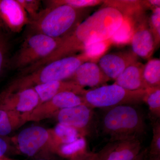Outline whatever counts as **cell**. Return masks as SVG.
Listing matches in <instances>:
<instances>
[{"mask_svg": "<svg viewBox=\"0 0 160 160\" xmlns=\"http://www.w3.org/2000/svg\"><path fill=\"white\" fill-rule=\"evenodd\" d=\"M142 150L138 138L109 141L97 152L98 160H134Z\"/></svg>", "mask_w": 160, "mask_h": 160, "instance_id": "obj_12", "label": "cell"}, {"mask_svg": "<svg viewBox=\"0 0 160 160\" xmlns=\"http://www.w3.org/2000/svg\"><path fill=\"white\" fill-rule=\"evenodd\" d=\"M136 105H120L103 109L102 131L109 141L140 138L146 133L144 115Z\"/></svg>", "mask_w": 160, "mask_h": 160, "instance_id": "obj_4", "label": "cell"}, {"mask_svg": "<svg viewBox=\"0 0 160 160\" xmlns=\"http://www.w3.org/2000/svg\"><path fill=\"white\" fill-rule=\"evenodd\" d=\"M0 20L13 33L19 32L29 23L28 15L18 0H0Z\"/></svg>", "mask_w": 160, "mask_h": 160, "instance_id": "obj_13", "label": "cell"}, {"mask_svg": "<svg viewBox=\"0 0 160 160\" xmlns=\"http://www.w3.org/2000/svg\"><path fill=\"white\" fill-rule=\"evenodd\" d=\"M86 105L83 97L72 92H60L37 106L28 116V122H38L54 117L62 109Z\"/></svg>", "mask_w": 160, "mask_h": 160, "instance_id": "obj_9", "label": "cell"}, {"mask_svg": "<svg viewBox=\"0 0 160 160\" xmlns=\"http://www.w3.org/2000/svg\"><path fill=\"white\" fill-rule=\"evenodd\" d=\"M144 65L140 62L132 64L115 80L113 84L131 91L147 89L143 77Z\"/></svg>", "mask_w": 160, "mask_h": 160, "instance_id": "obj_17", "label": "cell"}, {"mask_svg": "<svg viewBox=\"0 0 160 160\" xmlns=\"http://www.w3.org/2000/svg\"><path fill=\"white\" fill-rule=\"evenodd\" d=\"M61 40L41 33H30L12 59V67L22 71L31 67L52 54Z\"/></svg>", "mask_w": 160, "mask_h": 160, "instance_id": "obj_6", "label": "cell"}, {"mask_svg": "<svg viewBox=\"0 0 160 160\" xmlns=\"http://www.w3.org/2000/svg\"><path fill=\"white\" fill-rule=\"evenodd\" d=\"M69 80L82 88L89 87L92 89L104 86L110 80L97 63L92 61L82 63Z\"/></svg>", "mask_w": 160, "mask_h": 160, "instance_id": "obj_15", "label": "cell"}, {"mask_svg": "<svg viewBox=\"0 0 160 160\" xmlns=\"http://www.w3.org/2000/svg\"><path fill=\"white\" fill-rule=\"evenodd\" d=\"M89 61L82 52L54 60L38 68L22 73L5 90L15 92L49 82L69 80L82 63Z\"/></svg>", "mask_w": 160, "mask_h": 160, "instance_id": "obj_3", "label": "cell"}, {"mask_svg": "<svg viewBox=\"0 0 160 160\" xmlns=\"http://www.w3.org/2000/svg\"><path fill=\"white\" fill-rule=\"evenodd\" d=\"M124 16L122 24L109 39L111 44L116 46H125L131 42L135 21L138 16L132 17L126 15Z\"/></svg>", "mask_w": 160, "mask_h": 160, "instance_id": "obj_20", "label": "cell"}, {"mask_svg": "<svg viewBox=\"0 0 160 160\" xmlns=\"http://www.w3.org/2000/svg\"><path fill=\"white\" fill-rule=\"evenodd\" d=\"M87 8L66 5L48 4L29 25L31 33H38L54 38H62L71 33L89 13Z\"/></svg>", "mask_w": 160, "mask_h": 160, "instance_id": "obj_2", "label": "cell"}, {"mask_svg": "<svg viewBox=\"0 0 160 160\" xmlns=\"http://www.w3.org/2000/svg\"><path fill=\"white\" fill-rule=\"evenodd\" d=\"M145 160H147L146 158ZM148 160H160V156L157 157H150Z\"/></svg>", "mask_w": 160, "mask_h": 160, "instance_id": "obj_34", "label": "cell"}, {"mask_svg": "<svg viewBox=\"0 0 160 160\" xmlns=\"http://www.w3.org/2000/svg\"><path fill=\"white\" fill-rule=\"evenodd\" d=\"M152 139L148 150L149 157L160 156V122L158 119L153 121L152 125Z\"/></svg>", "mask_w": 160, "mask_h": 160, "instance_id": "obj_26", "label": "cell"}, {"mask_svg": "<svg viewBox=\"0 0 160 160\" xmlns=\"http://www.w3.org/2000/svg\"><path fill=\"white\" fill-rule=\"evenodd\" d=\"M7 44L6 41L2 37L0 36V73L2 71L6 64L7 58Z\"/></svg>", "mask_w": 160, "mask_h": 160, "instance_id": "obj_28", "label": "cell"}, {"mask_svg": "<svg viewBox=\"0 0 160 160\" xmlns=\"http://www.w3.org/2000/svg\"><path fill=\"white\" fill-rule=\"evenodd\" d=\"M51 153L40 155L34 158L33 160H57L52 157Z\"/></svg>", "mask_w": 160, "mask_h": 160, "instance_id": "obj_31", "label": "cell"}, {"mask_svg": "<svg viewBox=\"0 0 160 160\" xmlns=\"http://www.w3.org/2000/svg\"><path fill=\"white\" fill-rule=\"evenodd\" d=\"M19 153L29 158L51 153L52 135L51 129L40 126L25 128L11 138Z\"/></svg>", "mask_w": 160, "mask_h": 160, "instance_id": "obj_7", "label": "cell"}, {"mask_svg": "<svg viewBox=\"0 0 160 160\" xmlns=\"http://www.w3.org/2000/svg\"><path fill=\"white\" fill-rule=\"evenodd\" d=\"M149 18L144 12L136 18L132 38V51L138 58L149 60L155 49L154 40L149 25Z\"/></svg>", "mask_w": 160, "mask_h": 160, "instance_id": "obj_10", "label": "cell"}, {"mask_svg": "<svg viewBox=\"0 0 160 160\" xmlns=\"http://www.w3.org/2000/svg\"><path fill=\"white\" fill-rule=\"evenodd\" d=\"M39 103L38 96L33 88L13 92L4 90L0 94V108L22 114L29 115Z\"/></svg>", "mask_w": 160, "mask_h": 160, "instance_id": "obj_11", "label": "cell"}, {"mask_svg": "<svg viewBox=\"0 0 160 160\" xmlns=\"http://www.w3.org/2000/svg\"><path fill=\"white\" fill-rule=\"evenodd\" d=\"M138 60V57L132 51L126 50L104 54L98 60V65L107 77L115 80Z\"/></svg>", "mask_w": 160, "mask_h": 160, "instance_id": "obj_14", "label": "cell"}, {"mask_svg": "<svg viewBox=\"0 0 160 160\" xmlns=\"http://www.w3.org/2000/svg\"><path fill=\"white\" fill-rule=\"evenodd\" d=\"M124 19V15L119 9L104 4L101 9L82 21L71 33L62 38L55 51L38 63V66L82 52L86 46L110 39Z\"/></svg>", "mask_w": 160, "mask_h": 160, "instance_id": "obj_1", "label": "cell"}, {"mask_svg": "<svg viewBox=\"0 0 160 160\" xmlns=\"http://www.w3.org/2000/svg\"><path fill=\"white\" fill-rule=\"evenodd\" d=\"M27 12L30 20L33 19L41 11V2L38 0H18Z\"/></svg>", "mask_w": 160, "mask_h": 160, "instance_id": "obj_27", "label": "cell"}, {"mask_svg": "<svg viewBox=\"0 0 160 160\" xmlns=\"http://www.w3.org/2000/svg\"><path fill=\"white\" fill-rule=\"evenodd\" d=\"M0 160H20L18 159H16L8 157L7 156H4L2 157H0Z\"/></svg>", "mask_w": 160, "mask_h": 160, "instance_id": "obj_33", "label": "cell"}, {"mask_svg": "<svg viewBox=\"0 0 160 160\" xmlns=\"http://www.w3.org/2000/svg\"><path fill=\"white\" fill-rule=\"evenodd\" d=\"M48 4L66 5L77 8H88L103 3L100 0H58L47 1Z\"/></svg>", "mask_w": 160, "mask_h": 160, "instance_id": "obj_25", "label": "cell"}, {"mask_svg": "<svg viewBox=\"0 0 160 160\" xmlns=\"http://www.w3.org/2000/svg\"><path fill=\"white\" fill-rule=\"evenodd\" d=\"M33 88L38 96L39 99L38 105L47 102L60 92H72L82 95L85 90L84 88L79 86L71 80L52 81L40 84Z\"/></svg>", "mask_w": 160, "mask_h": 160, "instance_id": "obj_16", "label": "cell"}, {"mask_svg": "<svg viewBox=\"0 0 160 160\" xmlns=\"http://www.w3.org/2000/svg\"><path fill=\"white\" fill-rule=\"evenodd\" d=\"M148 149H145L142 150L134 160H145L148 154Z\"/></svg>", "mask_w": 160, "mask_h": 160, "instance_id": "obj_32", "label": "cell"}, {"mask_svg": "<svg viewBox=\"0 0 160 160\" xmlns=\"http://www.w3.org/2000/svg\"><path fill=\"white\" fill-rule=\"evenodd\" d=\"M111 45L110 40L98 42L86 46L82 52L88 58L89 61L95 62L96 60L105 54V52L109 49Z\"/></svg>", "mask_w": 160, "mask_h": 160, "instance_id": "obj_23", "label": "cell"}, {"mask_svg": "<svg viewBox=\"0 0 160 160\" xmlns=\"http://www.w3.org/2000/svg\"><path fill=\"white\" fill-rule=\"evenodd\" d=\"M146 89L131 91L116 84L84 90L82 95L86 105L92 109H104L122 105H134L143 102Z\"/></svg>", "mask_w": 160, "mask_h": 160, "instance_id": "obj_5", "label": "cell"}, {"mask_svg": "<svg viewBox=\"0 0 160 160\" xmlns=\"http://www.w3.org/2000/svg\"><path fill=\"white\" fill-rule=\"evenodd\" d=\"M4 137L0 136V157L6 156L10 148L8 141Z\"/></svg>", "mask_w": 160, "mask_h": 160, "instance_id": "obj_29", "label": "cell"}, {"mask_svg": "<svg viewBox=\"0 0 160 160\" xmlns=\"http://www.w3.org/2000/svg\"><path fill=\"white\" fill-rule=\"evenodd\" d=\"M52 135V153L54 154L57 148L61 145L75 142L82 137H85L75 129L58 123L51 129Z\"/></svg>", "mask_w": 160, "mask_h": 160, "instance_id": "obj_19", "label": "cell"}, {"mask_svg": "<svg viewBox=\"0 0 160 160\" xmlns=\"http://www.w3.org/2000/svg\"><path fill=\"white\" fill-rule=\"evenodd\" d=\"M143 102L149 107L152 115L155 118L160 117V86L148 88L143 98Z\"/></svg>", "mask_w": 160, "mask_h": 160, "instance_id": "obj_22", "label": "cell"}, {"mask_svg": "<svg viewBox=\"0 0 160 160\" xmlns=\"http://www.w3.org/2000/svg\"><path fill=\"white\" fill-rule=\"evenodd\" d=\"M28 116L0 108V136H7L26 124Z\"/></svg>", "mask_w": 160, "mask_h": 160, "instance_id": "obj_18", "label": "cell"}, {"mask_svg": "<svg viewBox=\"0 0 160 160\" xmlns=\"http://www.w3.org/2000/svg\"><path fill=\"white\" fill-rule=\"evenodd\" d=\"M53 117L58 123L75 129L85 137L90 135L96 127L93 109L86 105L62 109Z\"/></svg>", "mask_w": 160, "mask_h": 160, "instance_id": "obj_8", "label": "cell"}, {"mask_svg": "<svg viewBox=\"0 0 160 160\" xmlns=\"http://www.w3.org/2000/svg\"><path fill=\"white\" fill-rule=\"evenodd\" d=\"M143 77L147 88L160 86L159 59H150L144 65Z\"/></svg>", "mask_w": 160, "mask_h": 160, "instance_id": "obj_21", "label": "cell"}, {"mask_svg": "<svg viewBox=\"0 0 160 160\" xmlns=\"http://www.w3.org/2000/svg\"><path fill=\"white\" fill-rule=\"evenodd\" d=\"M73 160H98L97 152H88L86 154Z\"/></svg>", "mask_w": 160, "mask_h": 160, "instance_id": "obj_30", "label": "cell"}, {"mask_svg": "<svg viewBox=\"0 0 160 160\" xmlns=\"http://www.w3.org/2000/svg\"><path fill=\"white\" fill-rule=\"evenodd\" d=\"M148 22L156 48L159 44L160 41V7L152 9V12Z\"/></svg>", "mask_w": 160, "mask_h": 160, "instance_id": "obj_24", "label": "cell"}]
</instances>
